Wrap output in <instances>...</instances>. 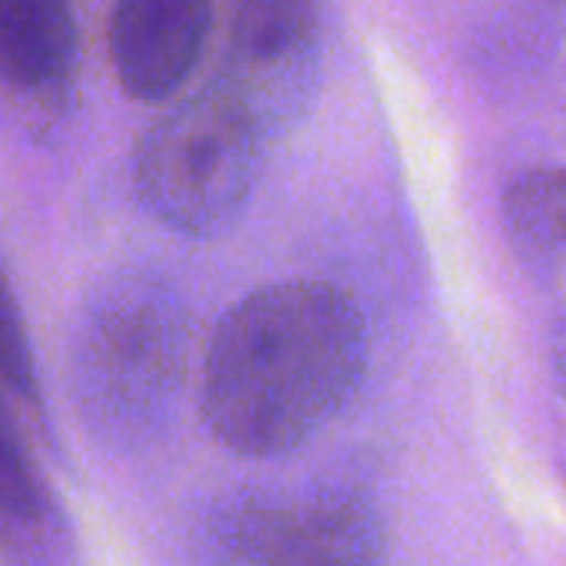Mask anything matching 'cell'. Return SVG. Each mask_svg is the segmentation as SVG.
Returning a JSON list of instances; mask_svg holds the SVG:
<instances>
[{
    "label": "cell",
    "instance_id": "1",
    "mask_svg": "<svg viewBox=\"0 0 566 566\" xmlns=\"http://www.w3.org/2000/svg\"><path fill=\"white\" fill-rule=\"evenodd\" d=\"M358 302L318 279H289L245 295L216 325L202 361V415L242 458L308 444L355 398L368 371Z\"/></svg>",
    "mask_w": 566,
    "mask_h": 566
},
{
    "label": "cell",
    "instance_id": "2",
    "mask_svg": "<svg viewBox=\"0 0 566 566\" xmlns=\"http://www.w3.org/2000/svg\"><path fill=\"white\" fill-rule=\"evenodd\" d=\"M262 126L216 83L172 103L133 159L136 196L166 229L206 239L229 229L262 172Z\"/></svg>",
    "mask_w": 566,
    "mask_h": 566
},
{
    "label": "cell",
    "instance_id": "3",
    "mask_svg": "<svg viewBox=\"0 0 566 566\" xmlns=\"http://www.w3.org/2000/svg\"><path fill=\"white\" fill-rule=\"evenodd\" d=\"M189 332L179 302L133 285L93 308L76 345V388L90 421L113 438L156 428L186 378Z\"/></svg>",
    "mask_w": 566,
    "mask_h": 566
},
{
    "label": "cell",
    "instance_id": "4",
    "mask_svg": "<svg viewBox=\"0 0 566 566\" xmlns=\"http://www.w3.org/2000/svg\"><path fill=\"white\" fill-rule=\"evenodd\" d=\"M318 56V0H232L229 53L212 80L269 136L295 116Z\"/></svg>",
    "mask_w": 566,
    "mask_h": 566
},
{
    "label": "cell",
    "instance_id": "5",
    "mask_svg": "<svg viewBox=\"0 0 566 566\" xmlns=\"http://www.w3.org/2000/svg\"><path fill=\"white\" fill-rule=\"evenodd\" d=\"M245 566H385V527L358 494L259 504L229 527Z\"/></svg>",
    "mask_w": 566,
    "mask_h": 566
},
{
    "label": "cell",
    "instance_id": "6",
    "mask_svg": "<svg viewBox=\"0 0 566 566\" xmlns=\"http://www.w3.org/2000/svg\"><path fill=\"white\" fill-rule=\"evenodd\" d=\"M212 17V0H116L106 43L123 93L139 103L176 96L202 60Z\"/></svg>",
    "mask_w": 566,
    "mask_h": 566
},
{
    "label": "cell",
    "instance_id": "7",
    "mask_svg": "<svg viewBox=\"0 0 566 566\" xmlns=\"http://www.w3.org/2000/svg\"><path fill=\"white\" fill-rule=\"evenodd\" d=\"M80 53L73 0H0V86L23 99H53L73 80Z\"/></svg>",
    "mask_w": 566,
    "mask_h": 566
},
{
    "label": "cell",
    "instance_id": "8",
    "mask_svg": "<svg viewBox=\"0 0 566 566\" xmlns=\"http://www.w3.org/2000/svg\"><path fill=\"white\" fill-rule=\"evenodd\" d=\"M504 226L527 265L557 272L564 255V172L527 169L511 179L504 192Z\"/></svg>",
    "mask_w": 566,
    "mask_h": 566
},
{
    "label": "cell",
    "instance_id": "9",
    "mask_svg": "<svg viewBox=\"0 0 566 566\" xmlns=\"http://www.w3.org/2000/svg\"><path fill=\"white\" fill-rule=\"evenodd\" d=\"M53 527V501L7 415L0 391V531L17 541H43Z\"/></svg>",
    "mask_w": 566,
    "mask_h": 566
},
{
    "label": "cell",
    "instance_id": "10",
    "mask_svg": "<svg viewBox=\"0 0 566 566\" xmlns=\"http://www.w3.org/2000/svg\"><path fill=\"white\" fill-rule=\"evenodd\" d=\"M0 385L27 405L36 401L33 345L27 338V322L3 269H0Z\"/></svg>",
    "mask_w": 566,
    "mask_h": 566
}]
</instances>
